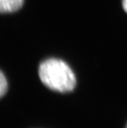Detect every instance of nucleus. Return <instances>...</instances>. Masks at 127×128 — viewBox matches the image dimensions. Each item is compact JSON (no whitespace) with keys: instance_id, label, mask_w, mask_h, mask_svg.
I'll use <instances>...</instances> for the list:
<instances>
[{"instance_id":"f257e3e1","label":"nucleus","mask_w":127,"mask_h":128,"mask_svg":"<svg viewBox=\"0 0 127 128\" xmlns=\"http://www.w3.org/2000/svg\"><path fill=\"white\" fill-rule=\"evenodd\" d=\"M38 74L41 81L53 90L68 92L74 89L76 78L71 68L63 60L49 58L40 64Z\"/></svg>"},{"instance_id":"f03ea898","label":"nucleus","mask_w":127,"mask_h":128,"mask_svg":"<svg viewBox=\"0 0 127 128\" xmlns=\"http://www.w3.org/2000/svg\"><path fill=\"white\" fill-rule=\"evenodd\" d=\"M24 0H0V11L1 13L14 12L22 6Z\"/></svg>"},{"instance_id":"7ed1b4c3","label":"nucleus","mask_w":127,"mask_h":128,"mask_svg":"<svg viewBox=\"0 0 127 128\" xmlns=\"http://www.w3.org/2000/svg\"><path fill=\"white\" fill-rule=\"evenodd\" d=\"M7 89H8L7 81L3 72H1V74H0V96L1 97H3L6 94Z\"/></svg>"},{"instance_id":"20e7f679","label":"nucleus","mask_w":127,"mask_h":128,"mask_svg":"<svg viewBox=\"0 0 127 128\" xmlns=\"http://www.w3.org/2000/svg\"><path fill=\"white\" fill-rule=\"evenodd\" d=\"M123 7L124 8L125 11L127 12V0H123L122 2Z\"/></svg>"},{"instance_id":"39448f33","label":"nucleus","mask_w":127,"mask_h":128,"mask_svg":"<svg viewBox=\"0 0 127 128\" xmlns=\"http://www.w3.org/2000/svg\"></svg>"}]
</instances>
